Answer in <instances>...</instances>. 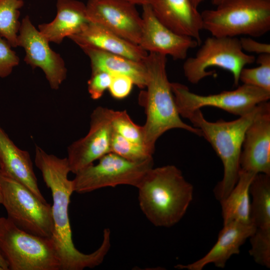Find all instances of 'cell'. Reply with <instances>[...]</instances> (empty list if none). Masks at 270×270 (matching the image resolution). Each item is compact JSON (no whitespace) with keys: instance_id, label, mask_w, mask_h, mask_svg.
Listing matches in <instances>:
<instances>
[{"instance_id":"2","label":"cell","mask_w":270,"mask_h":270,"mask_svg":"<svg viewBox=\"0 0 270 270\" xmlns=\"http://www.w3.org/2000/svg\"><path fill=\"white\" fill-rule=\"evenodd\" d=\"M140 208L154 226L170 228L185 214L194 188L174 165L149 170L137 186Z\"/></svg>"},{"instance_id":"12","label":"cell","mask_w":270,"mask_h":270,"mask_svg":"<svg viewBox=\"0 0 270 270\" xmlns=\"http://www.w3.org/2000/svg\"><path fill=\"white\" fill-rule=\"evenodd\" d=\"M48 40L32 24L28 16L22 20L17 46L25 51L24 61L33 69L40 68L50 88L58 90L66 78L67 69L60 55L54 51Z\"/></svg>"},{"instance_id":"32","label":"cell","mask_w":270,"mask_h":270,"mask_svg":"<svg viewBox=\"0 0 270 270\" xmlns=\"http://www.w3.org/2000/svg\"><path fill=\"white\" fill-rule=\"evenodd\" d=\"M239 40L243 51L258 54H270V44H269L257 42L250 36L242 37L239 38Z\"/></svg>"},{"instance_id":"10","label":"cell","mask_w":270,"mask_h":270,"mask_svg":"<svg viewBox=\"0 0 270 270\" xmlns=\"http://www.w3.org/2000/svg\"><path fill=\"white\" fill-rule=\"evenodd\" d=\"M153 158L140 162L127 160L110 152L75 174L74 192L88 193L103 188L126 184L137 187L147 172L153 167Z\"/></svg>"},{"instance_id":"13","label":"cell","mask_w":270,"mask_h":270,"mask_svg":"<svg viewBox=\"0 0 270 270\" xmlns=\"http://www.w3.org/2000/svg\"><path fill=\"white\" fill-rule=\"evenodd\" d=\"M86 10L89 22L139 45L142 21L134 4L122 0H88Z\"/></svg>"},{"instance_id":"26","label":"cell","mask_w":270,"mask_h":270,"mask_svg":"<svg viewBox=\"0 0 270 270\" xmlns=\"http://www.w3.org/2000/svg\"><path fill=\"white\" fill-rule=\"evenodd\" d=\"M110 149L111 152L132 161L140 162L152 158L153 153L145 145L130 141L114 130Z\"/></svg>"},{"instance_id":"38","label":"cell","mask_w":270,"mask_h":270,"mask_svg":"<svg viewBox=\"0 0 270 270\" xmlns=\"http://www.w3.org/2000/svg\"><path fill=\"white\" fill-rule=\"evenodd\" d=\"M0 270H4L3 268L0 266Z\"/></svg>"},{"instance_id":"20","label":"cell","mask_w":270,"mask_h":270,"mask_svg":"<svg viewBox=\"0 0 270 270\" xmlns=\"http://www.w3.org/2000/svg\"><path fill=\"white\" fill-rule=\"evenodd\" d=\"M57 12L48 23L38 25V30L50 42L60 44L64 39L80 32L89 22L86 4L77 0H56Z\"/></svg>"},{"instance_id":"16","label":"cell","mask_w":270,"mask_h":270,"mask_svg":"<svg viewBox=\"0 0 270 270\" xmlns=\"http://www.w3.org/2000/svg\"><path fill=\"white\" fill-rule=\"evenodd\" d=\"M256 230L252 222H232L224 224L216 242L206 254L192 263L178 264L175 268L180 270H202L206 266L212 264L218 268H224L232 256L240 253L241 246Z\"/></svg>"},{"instance_id":"19","label":"cell","mask_w":270,"mask_h":270,"mask_svg":"<svg viewBox=\"0 0 270 270\" xmlns=\"http://www.w3.org/2000/svg\"><path fill=\"white\" fill-rule=\"evenodd\" d=\"M0 170L2 175L22 184L46 202L40 190L29 152L17 146L0 126Z\"/></svg>"},{"instance_id":"3","label":"cell","mask_w":270,"mask_h":270,"mask_svg":"<svg viewBox=\"0 0 270 270\" xmlns=\"http://www.w3.org/2000/svg\"><path fill=\"white\" fill-rule=\"evenodd\" d=\"M144 62L146 70V90L140 96L146 115L142 126L146 146L154 153L158 139L174 128L202 136L200 129L186 124L180 118L166 74V56L149 52Z\"/></svg>"},{"instance_id":"34","label":"cell","mask_w":270,"mask_h":270,"mask_svg":"<svg viewBox=\"0 0 270 270\" xmlns=\"http://www.w3.org/2000/svg\"><path fill=\"white\" fill-rule=\"evenodd\" d=\"M0 266L3 268L4 270H8V268L6 262L0 254Z\"/></svg>"},{"instance_id":"36","label":"cell","mask_w":270,"mask_h":270,"mask_svg":"<svg viewBox=\"0 0 270 270\" xmlns=\"http://www.w3.org/2000/svg\"><path fill=\"white\" fill-rule=\"evenodd\" d=\"M204 0H192L194 4L198 8V6Z\"/></svg>"},{"instance_id":"27","label":"cell","mask_w":270,"mask_h":270,"mask_svg":"<svg viewBox=\"0 0 270 270\" xmlns=\"http://www.w3.org/2000/svg\"><path fill=\"white\" fill-rule=\"evenodd\" d=\"M112 124L114 130L124 138L146 146L142 126L136 124L126 110H112Z\"/></svg>"},{"instance_id":"1","label":"cell","mask_w":270,"mask_h":270,"mask_svg":"<svg viewBox=\"0 0 270 270\" xmlns=\"http://www.w3.org/2000/svg\"><path fill=\"white\" fill-rule=\"evenodd\" d=\"M34 162L52 192L54 231L51 238L60 259L61 270H82L98 266L110 248V237L104 236L100 246L90 254H84L75 247L68 218V206L74 190L72 180L68 178L70 170L67 158L48 154L36 146Z\"/></svg>"},{"instance_id":"17","label":"cell","mask_w":270,"mask_h":270,"mask_svg":"<svg viewBox=\"0 0 270 270\" xmlns=\"http://www.w3.org/2000/svg\"><path fill=\"white\" fill-rule=\"evenodd\" d=\"M151 6L158 19L168 28L201 44L202 17L192 0H155Z\"/></svg>"},{"instance_id":"11","label":"cell","mask_w":270,"mask_h":270,"mask_svg":"<svg viewBox=\"0 0 270 270\" xmlns=\"http://www.w3.org/2000/svg\"><path fill=\"white\" fill-rule=\"evenodd\" d=\"M112 110L101 106L94 109L90 116L88 134L68 146L67 159L70 172L75 174L111 152Z\"/></svg>"},{"instance_id":"18","label":"cell","mask_w":270,"mask_h":270,"mask_svg":"<svg viewBox=\"0 0 270 270\" xmlns=\"http://www.w3.org/2000/svg\"><path fill=\"white\" fill-rule=\"evenodd\" d=\"M80 48H90L142 62L148 53L106 28L89 22L79 32L69 36Z\"/></svg>"},{"instance_id":"21","label":"cell","mask_w":270,"mask_h":270,"mask_svg":"<svg viewBox=\"0 0 270 270\" xmlns=\"http://www.w3.org/2000/svg\"><path fill=\"white\" fill-rule=\"evenodd\" d=\"M81 48L90 60L92 72L104 71L112 75L124 74L130 77L138 88H145L146 70L144 62L92 48Z\"/></svg>"},{"instance_id":"35","label":"cell","mask_w":270,"mask_h":270,"mask_svg":"<svg viewBox=\"0 0 270 270\" xmlns=\"http://www.w3.org/2000/svg\"><path fill=\"white\" fill-rule=\"evenodd\" d=\"M228 0H211V2L214 5L217 6L221 4L222 3Z\"/></svg>"},{"instance_id":"7","label":"cell","mask_w":270,"mask_h":270,"mask_svg":"<svg viewBox=\"0 0 270 270\" xmlns=\"http://www.w3.org/2000/svg\"><path fill=\"white\" fill-rule=\"evenodd\" d=\"M256 57L242 50L236 37H208L194 56L186 58L183 64L187 80L196 84L205 78L214 74L208 71L210 67H218L230 72L233 76L234 84L240 82L242 70L255 62Z\"/></svg>"},{"instance_id":"14","label":"cell","mask_w":270,"mask_h":270,"mask_svg":"<svg viewBox=\"0 0 270 270\" xmlns=\"http://www.w3.org/2000/svg\"><path fill=\"white\" fill-rule=\"evenodd\" d=\"M141 16L142 24L139 46L146 52L182 60L186 58L190 49L200 46L196 40L178 34L162 24L150 5L142 6Z\"/></svg>"},{"instance_id":"25","label":"cell","mask_w":270,"mask_h":270,"mask_svg":"<svg viewBox=\"0 0 270 270\" xmlns=\"http://www.w3.org/2000/svg\"><path fill=\"white\" fill-rule=\"evenodd\" d=\"M255 62L259 66L253 68H244L240 72L239 80L243 84L270 92V54H260Z\"/></svg>"},{"instance_id":"24","label":"cell","mask_w":270,"mask_h":270,"mask_svg":"<svg viewBox=\"0 0 270 270\" xmlns=\"http://www.w3.org/2000/svg\"><path fill=\"white\" fill-rule=\"evenodd\" d=\"M24 5V0H0V35L14 48L17 46L20 9Z\"/></svg>"},{"instance_id":"9","label":"cell","mask_w":270,"mask_h":270,"mask_svg":"<svg viewBox=\"0 0 270 270\" xmlns=\"http://www.w3.org/2000/svg\"><path fill=\"white\" fill-rule=\"evenodd\" d=\"M171 87L178 112L185 118L206 106L219 108L240 116L270 98V91L246 84L234 90L207 96L194 93L186 86L178 82H171Z\"/></svg>"},{"instance_id":"15","label":"cell","mask_w":270,"mask_h":270,"mask_svg":"<svg viewBox=\"0 0 270 270\" xmlns=\"http://www.w3.org/2000/svg\"><path fill=\"white\" fill-rule=\"evenodd\" d=\"M242 148L240 170L270 175V107L248 126Z\"/></svg>"},{"instance_id":"23","label":"cell","mask_w":270,"mask_h":270,"mask_svg":"<svg viewBox=\"0 0 270 270\" xmlns=\"http://www.w3.org/2000/svg\"><path fill=\"white\" fill-rule=\"evenodd\" d=\"M250 220L256 229L270 230V175L258 174L250 187Z\"/></svg>"},{"instance_id":"28","label":"cell","mask_w":270,"mask_h":270,"mask_svg":"<svg viewBox=\"0 0 270 270\" xmlns=\"http://www.w3.org/2000/svg\"><path fill=\"white\" fill-rule=\"evenodd\" d=\"M249 253L258 264L270 268V230L256 229L249 238Z\"/></svg>"},{"instance_id":"6","label":"cell","mask_w":270,"mask_h":270,"mask_svg":"<svg viewBox=\"0 0 270 270\" xmlns=\"http://www.w3.org/2000/svg\"><path fill=\"white\" fill-rule=\"evenodd\" d=\"M0 254L8 270H61L51 238L27 232L4 217H0Z\"/></svg>"},{"instance_id":"5","label":"cell","mask_w":270,"mask_h":270,"mask_svg":"<svg viewBox=\"0 0 270 270\" xmlns=\"http://www.w3.org/2000/svg\"><path fill=\"white\" fill-rule=\"evenodd\" d=\"M201 13L202 28L212 36H261L270 30V0H228Z\"/></svg>"},{"instance_id":"33","label":"cell","mask_w":270,"mask_h":270,"mask_svg":"<svg viewBox=\"0 0 270 270\" xmlns=\"http://www.w3.org/2000/svg\"><path fill=\"white\" fill-rule=\"evenodd\" d=\"M128 2L133 4H140L142 6L145 5L152 6L155 0H122Z\"/></svg>"},{"instance_id":"30","label":"cell","mask_w":270,"mask_h":270,"mask_svg":"<svg viewBox=\"0 0 270 270\" xmlns=\"http://www.w3.org/2000/svg\"><path fill=\"white\" fill-rule=\"evenodd\" d=\"M112 76L104 71L92 72L88 82V90L90 98L94 100L100 99L108 89Z\"/></svg>"},{"instance_id":"8","label":"cell","mask_w":270,"mask_h":270,"mask_svg":"<svg viewBox=\"0 0 270 270\" xmlns=\"http://www.w3.org/2000/svg\"><path fill=\"white\" fill-rule=\"evenodd\" d=\"M2 204L7 218L30 234L52 238L54 221L52 206L36 196L20 182L1 174Z\"/></svg>"},{"instance_id":"37","label":"cell","mask_w":270,"mask_h":270,"mask_svg":"<svg viewBox=\"0 0 270 270\" xmlns=\"http://www.w3.org/2000/svg\"><path fill=\"white\" fill-rule=\"evenodd\" d=\"M2 202V190H1V172L0 170V204Z\"/></svg>"},{"instance_id":"22","label":"cell","mask_w":270,"mask_h":270,"mask_svg":"<svg viewBox=\"0 0 270 270\" xmlns=\"http://www.w3.org/2000/svg\"><path fill=\"white\" fill-rule=\"evenodd\" d=\"M256 174L240 170L234 188L225 198L220 201L224 224L232 222H252L250 187Z\"/></svg>"},{"instance_id":"29","label":"cell","mask_w":270,"mask_h":270,"mask_svg":"<svg viewBox=\"0 0 270 270\" xmlns=\"http://www.w3.org/2000/svg\"><path fill=\"white\" fill-rule=\"evenodd\" d=\"M12 47L9 42L0 35V78L8 76L14 68L20 63V58Z\"/></svg>"},{"instance_id":"4","label":"cell","mask_w":270,"mask_h":270,"mask_svg":"<svg viewBox=\"0 0 270 270\" xmlns=\"http://www.w3.org/2000/svg\"><path fill=\"white\" fill-rule=\"evenodd\" d=\"M270 107L269 102H262L250 112L228 122L208 121L200 109L186 118L194 126L200 130L202 136L210 142L222 162L223 178L214 189V196L219 202L228 196L238 181L240 156L246 130L260 114Z\"/></svg>"},{"instance_id":"31","label":"cell","mask_w":270,"mask_h":270,"mask_svg":"<svg viewBox=\"0 0 270 270\" xmlns=\"http://www.w3.org/2000/svg\"><path fill=\"white\" fill-rule=\"evenodd\" d=\"M108 88L109 92L114 98L122 100L127 97L131 92L133 85L132 80L124 74H112Z\"/></svg>"}]
</instances>
